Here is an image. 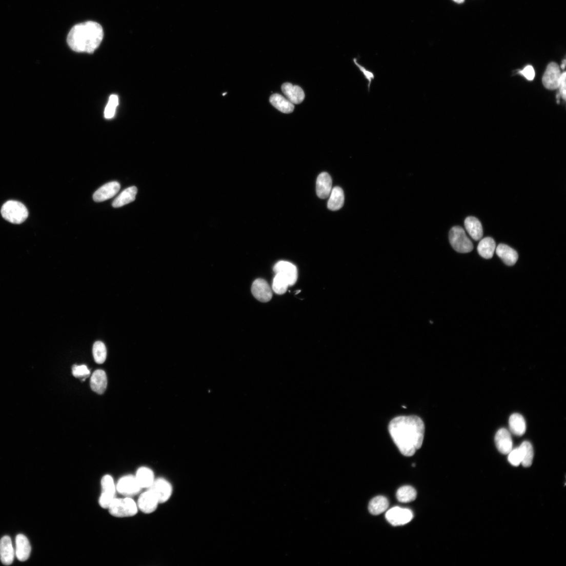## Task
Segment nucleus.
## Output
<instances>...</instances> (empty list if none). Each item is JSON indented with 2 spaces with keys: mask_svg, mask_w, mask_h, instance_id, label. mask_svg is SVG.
I'll list each match as a JSON object with an SVG mask.
<instances>
[{
  "mask_svg": "<svg viewBox=\"0 0 566 566\" xmlns=\"http://www.w3.org/2000/svg\"><path fill=\"white\" fill-rule=\"evenodd\" d=\"M107 376L104 370H97L93 373L90 380V386L93 391L103 394L107 389Z\"/></svg>",
  "mask_w": 566,
  "mask_h": 566,
  "instance_id": "aec40b11",
  "label": "nucleus"
},
{
  "mask_svg": "<svg viewBox=\"0 0 566 566\" xmlns=\"http://www.w3.org/2000/svg\"><path fill=\"white\" fill-rule=\"evenodd\" d=\"M453 1L457 4H461L463 3L465 0H453Z\"/></svg>",
  "mask_w": 566,
  "mask_h": 566,
  "instance_id": "ea45409f",
  "label": "nucleus"
},
{
  "mask_svg": "<svg viewBox=\"0 0 566 566\" xmlns=\"http://www.w3.org/2000/svg\"><path fill=\"white\" fill-rule=\"evenodd\" d=\"M464 226L470 237L474 240L478 241L482 238V226L480 221L476 217H467L464 221Z\"/></svg>",
  "mask_w": 566,
  "mask_h": 566,
  "instance_id": "4be33fe9",
  "label": "nucleus"
},
{
  "mask_svg": "<svg viewBox=\"0 0 566 566\" xmlns=\"http://www.w3.org/2000/svg\"><path fill=\"white\" fill-rule=\"evenodd\" d=\"M281 90L286 98L294 105L301 103L305 98V93L302 88L291 83L283 84Z\"/></svg>",
  "mask_w": 566,
  "mask_h": 566,
  "instance_id": "6ab92c4d",
  "label": "nucleus"
},
{
  "mask_svg": "<svg viewBox=\"0 0 566 566\" xmlns=\"http://www.w3.org/2000/svg\"><path fill=\"white\" fill-rule=\"evenodd\" d=\"M415 466H415V464H414H414H413V467H415Z\"/></svg>",
  "mask_w": 566,
  "mask_h": 566,
  "instance_id": "79ce46f5",
  "label": "nucleus"
},
{
  "mask_svg": "<svg viewBox=\"0 0 566 566\" xmlns=\"http://www.w3.org/2000/svg\"><path fill=\"white\" fill-rule=\"evenodd\" d=\"M354 63L358 67L360 70V72L365 76L366 79L368 81V91L370 92V87L372 84V82L375 78V75L374 73L371 71L367 69L365 67L359 64L356 58L353 59Z\"/></svg>",
  "mask_w": 566,
  "mask_h": 566,
  "instance_id": "e433bc0d",
  "label": "nucleus"
},
{
  "mask_svg": "<svg viewBox=\"0 0 566 566\" xmlns=\"http://www.w3.org/2000/svg\"><path fill=\"white\" fill-rule=\"evenodd\" d=\"M495 442L498 451L504 455L509 454L512 450V437L510 432L505 429H501L497 433Z\"/></svg>",
  "mask_w": 566,
  "mask_h": 566,
  "instance_id": "2eb2a0df",
  "label": "nucleus"
},
{
  "mask_svg": "<svg viewBox=\"0 0 566 566\" xmlns=\"http://www.w3.org/2000/svg\"><path fill=\"white\" fill-rule=\"evenodd\" d=\"M561 74L559 66L556 63H551L547 67L542 77V82L544 87L549 90L558 88Z\"/></svg>",
  "mask_w": 566,
  "mask_h": 566,
  "instance_id": "9d476101",
  "label": "nucleus"
},
{
  "mask_svg": "<svg viewBox=\"0 0 566 566\" xmlns=\"http://www.w3.org/2000/svg\"><path fill=\"white\" fill-rule=\"evenodd\" d=\"M328 208L330 210L336 211L340 209L344 204L345 196L343 191L339 187L333 189L329 195Z\"/></svg>",
  "mask_w": 566,
  "mask_h": 566,
  "instance_id": "a878e982",
  "label": "nucleus"
},
{
  "mask_svg": "<svg viewBox=\"0 0 566 566\" xmlns=\"http://www.w3.org/2000/svg\"><path fill=\"white\" fill-rule=\"evenodd\" d=\"M495 251L502 261L508 266H513L517 261L518 253L515 250L506 245H499L495 249Z\"/></svg>",
  "mask_w": 566,
  "mask_h": 566,
  "instance_id": "412c9836",
  "label": "nucleus"
},
{
  "mask_svg": "<svg viewBox=\"0 0 566 566\" xmlns=\"http://www.w3.org/2000/svg\"><path fill=\"white\" fill-rule=\"evenodd\" d=\"M332 190V179L329 174L326 172L321 173L317 177L316 181V192L317 196L321 199L328 198Z\"/></svg>",
  "mask_w": 566,
  "mask_h": 566,
  "instance_id": "f3484780",
  "label": "nucleus"
},
{
  "mask_svg": "<svg viewBox=\"0 0 566 566\" xmlns=\"http://www.w3.org/2000/svg\"><path fill=\"white\" fill-rule=\"evenodd\" d=\"M565 76H565V73L563 72L561 74V78H560V82L559 86L558 87V88H559V92H558L560 94V97H562V98L564 100H565V98H566Z\"/></svg>",
  "mask_w": 566,
  "mask_h": 566,
  "instance_id": "58836bf2",
  "label": "nucleus"
},
{
  "mask_svg": "<svg viewBox=\"0 0 566 566\" xmlns=\"http://www.w3.org/2000/svg\"><path fill=\"white\" fill-rule=\"evenodd\" d=\"M275 274H280L288 280L290 287L294 286L298 278V271L293 264L284 261L277 262L274 267Z\"/></svg>",
  "mask_w": 566,
  "mask_h": 566,
  "instance_id": "f8f14e48",
  "label": "nucleus"
},
{
  "mask_svg": "<svg viewBox=\"0 0 566 566\" xmlns=\"http://www.w3.org/2000/svg\"><path fill=\"white\" fill-rule=\"evenodd\" d=\"M389 506L388 499L383 496H378L373 498L369 505V510L371 514L377 515L385 512Z\"/></svg>",
  "mask_w": 566,
  "mask_h": 566,
  "instance_id": "c85d7f7f",
  "label": "nucleus"
},
{
  "mask_svg": "<svg viewBox=\"0 0 566 566\" xmlns=\"http://www.w3.org/2000/svg\"><path fill=\"white\" fill-rule=\"evenodd\" d=\"M508 460L509 462L514 466H518L522 462V456L519 448L512 450L509 454Z\"/></svg>",
  "mask_w": 566,
  "mask_h": 566,
  "instance_id": "c9c22d12",
  "label": "nucleus"
},
{
  "mask_svg": "<svg viewBox=\"0 0 566 566\" xmlns=\"http://www.w3.org/2000/svg\"><path fill=\"white\" fill-rule=\"evenodd\" d=\"M148 489L155 495L159 503H164L169 501L173 493V487L171 484L163 478L155 479Z\"/></svg>",
  "mask_w": 566,
  "mask_h": 566,
  "instance_id": "0eeeda50",
  "label": "nucleus"
},
{
  "mask_svg": "<svg viewBox=\"0 0 566 566\" xmlns=\"http://www.w3.org/2000/svg\"><path fill=\"white\" fill-rule=\"evenodd\" d=\"M251 292L256 299L263 302L269 301L272 297L270 287L268 282L262 278H257L253 281Z\"/></svg>",
  "mask_w": 566,
  "mask_h": 566,
  "instance_id": "9b49d317",
  "label": "nucleus"
},
{
  "mask_svg": "<svg viewBox=\"0 0 566 566\" xmlns=\"http://www.w3.org/2000/svg\"><path fill=\"white\" fill-rule=\"evenodd\" d=\"M386 517L391 525L397 527L404 525L411 522L413 514L409 509L394 507L387 512Z\"/></svg>",
  "mask_w": 566,
  "mask_h": 566,
  "instance_id": "1a4fd4ad",
  "label": "nucleus"
},
{
  "mask_svg": "<svg viewBox=\"0 0 566 566\" xmlns=\"http://www.w3.org/2000/svg\"><path fill=\"white\" fill-rule=\"evenodd\" d=\"M119 105V98L115 94L110 96L108 103L105 110V117L107 119H110L114 116L116 107Z\"/></svg>",
  "mask_w": 566,
  "mask_h": 566,
  "instance_id": "72a5a7b5",
  "label": "nucleus"
},
{
  "mask_svg": "<svg viewBox=\"0 0 566 566\" xmlns=\"http://www.w3.org/2000/svg\"><path fill=\"white\" fill-rule=\"evenodd\" d=\"M94 361L98 364L104 363L107 358V351L105 345L102 341L94 343L92 348Z\"/></svg>",
  "mask_w": 566,
  "mask_h": 566,
  "instance_id": "473e14b6",
  "label": "nucleus"
},
{
  "mask_svg": "<svg viewBox=\"0 0 566 566\" xmlns=\"http://www.w3.org/2000/svg\"><path fill=\"white\" fill-rule=\"evenodd\" d=\"M521 452L522 456L521 464L524 467H530L533 462L534 457V451L532 445L529 441H524L518 447Z\"/></svg>",
  "mask_w": 566,
  "mask_h": 566,
  "instance_id": "7c9ffc66",
  "label": "nucleus"
},
{
  "mask_svg": "<svg viewBox=\"0 0 566 566\" xmlns=\"http://www.w3.org/2000/svg\"><path fill=\"white\" fill-rule=\"evenodd\" d=\"M3 218L10 223L19 225L25 222L29 216V212L22 203L14 200L6 202L1 210Z\"/></svg>",
  "mask_w": 566,
  "mask_h": 566,
  "instance_id": "7ed1b4c3",
  "label": "nucleus"
},
{
  "mask_svg": "<svg viewBox=\"0 0 566 566\" xmlns=\"http://www.w3.org/2000/svg\"><path fill=\"white\" fill-rule=\"evenodd\" d=\"M135 477L143 489L150 488L155 480L152 470L146 467H141L138 469Z\"/></svg>",
  "mask_w": 566,
  "mask_h": 566,
  "instance_id": "5701e85b",
  "label": "nucleus"
},
{
  "mask_svg": "<svg viewBox=\"0 0 566 566\" xmlns=\"http://www.w3.org/2000/svg\"><path fill=\"white\" fill-rule=\"evenodd\" d=\"M417 496L415 489L411 486L400 488L396 493L397 500L402 503H409L414 501Z\"/></svg>",
  "mask_w": 566,
  "mask_h": 566,
  "instance_id": "c756f323",
  "label": "nucleus"
},
{
  "mask_svg": "<svg viewBox=\"0 0 566 566\" xmlns=\"http://www.w3.org/2000/svg\"><path fill=\"white\" fill-rule=\"evenodd\" d=\"M104 35L99 23L88 21L75 26L69 32L67 41L73 51L92 54L98 48Z\"/></svg>",
  "mask_w": 566,
  "mask_h": 566,
  "instance_id": "f03ea898",
  "label": "nucleus"
},
{
  "mask_svg": "<svg viewBox=\"0 0 566 566\" xmlns=\"http://www.w3.org/2000/svg\"><path fill=\"white\" fill-rule=\"evenodd\" d=\"M270 102L273 106L282 113H291L294 110V104L279 94H272L270 98Z\"/></svg>",
  "mask_w": 566,
  "mask_h": 566,
  "instance_id": "b1692460",
  "label": "nucleus"
},
{
  "mask_svg": "<svg viewBox=\"0 0 566 566\" xmlns=\"http://www.w3.org/2000/svg\"><path fill=\"white\" fill-rule=\"evenodd\" d=\"M519 73L525 77L528 80H533L535 77V71L534 68L530 65L525 67L523 70L520 71Z\"/></svg>",
  "mask_w": 566,
  "mask_h": 566,
  "instance_id": "4c0bfd02",
  "label": "nucleus"
},
{
  "mask_svg": "<svg viewBox=\"0 0 566 566\" xmlns=\"http://www.w3.org/2000/svg\"><path fill=\"white\" fill-rule=\"evenodd\" d=\"M510 430L515 435L521 436L526 431V423L523 417L519 414H512L509 418Z\"/></svg>",
  "mask_w": 566,
  "mask_h": 566,
  "instance_id": "bb28decb",
  "label": "nucleus"
},
{
  "mask_svg": "<svg viewBox=\"0 0 566 566\" xmlns=\"http://www.w3.org/2000/svg\"><path fill=\"white\" fill-rule=\"evenodd\" d=\"M496 249V244L493 238L487 237L482 239L478 246L479 255L486 259L491 258Z\"/></svg>",
  "mask_w": 566,
  "mask_h": 566,
  "instance_id": "cd10ccee",
  "label": "nucleus"
},
{
  "mask_svg": "<svg viewBox=\"0 0 566 566\" xmlns=\"http://www.w3.org/2000/svg\"><path fill=\"white\" fill-rule=\"evenodd\" d=\"M14 554L11 538L8 536L3 537L0 540V559L2 562L7 565L11 564Z\"/></svg>",
  "mask_w": 566,
  "mask_h": 566,
  "instance_id": "a211bd4d",
  "label": "nucleus"
},
{
  "mask_svg": "<svg viewBox=\"0 0 566 566\" xmlns=\"http://www.w3.org/2000/svg\"><path fill=\"white\" fill-rule=\"evenodd\" d=\"M389 433L404 456H413L422 446L424 424L417 416H398L393 419L389 426Z\"/></svg>",
  "mask_w": 566,
  "mask_h": 566,
  "instance_id": "f257e3e1",
  "label": "nucleus"
},
{
  "mask_svg": "<svg viewBox=\"0 0 566 566\" xmlns=\"http://www.w3.org/2000/svg\"><path fill=\"white\" fill-rule=\"evenodd\" d=\"M565 66V59H564L562 61V64H561V68L562 69H564Z\"/></svg>",
  "mask_w": 566,
  "mask_h": 566,
  "instance_id": "a19ab883",
  "label": "nucleus"
},
{
  "mask_svg": "<svg viewBox=\"0 0 566 566\" xmlns=\"http://www.w3.org/2000/svg\"><path fill=\"white\" fill-rule=\"evenodd\" d=\"M73 375L77 378L85 381L90 374V371L86 365H74L72 368Z\"/></svg>",
  "mask_w": 566,
  "mask_h": 566,
  "instance_id": "f704fd0d",
  "label": "nucleus"
},
{
  "mask_svg": "<svg viewBox=\"0 0 566 566\" xmlns=\"http://www.w3.org/2000/svg\"><path fill=\"white\" fill-rule=\"evenodd\" d=\"M108 509L112 516L118 518L133 516L138 511L137 504L131 498L128 497L115 498Z\"/></svg>",
  "mask_w": 566,
  "mask_h": 566,
  "instance_id": "20e7f679",
  "label": "nucleus"
},
{
  "mask_svg": "<svg viewBox=\"0 0 566 566\" xmlns=\"http://www.w3.org/2000/svg\"><path fill=\"white\" fill-rule=\"evenodd\" d=\"M450 241L453 249L459 253H469L474 249L473 242L467 237L464 229L459 226L451 229Z\"/></svg>",
  "mask_w": 566,
  "mask_h": 566,
  "instance_id": "39448f33",
  "label": "nucleus"
},
{
  "mask_svg": "<svg viewBox=\"0 0 566 566\" xmlns=\"http://www.w3.org/2000/svg\"><path fill=\"white\" fill-rule=\"evenodd\" d=\"M102 493L99 499V503L103 509H108L115 499L116 491L113 478L109 475L104 476L101 481Z\"/></svg>",
  "mask_w": 566,
  "mask_h": 566,
  "instance_id": "423d86ee",
  "label": "nucleus"
},
{
  "mask_svg": "<svg viewBox=\"0 0 566 566\" xmlns=\"http://www.w3.org/2000/svg\"><path fill=\"white\" fill-rule=\"evenodd\" d=\"M116 491L125 497L132 498L138 494L141 488L135 476L123 477L116 485Z\"/></svg>",
  "mask_w": 566,
  "mask_h": 566,
  "instance_id": "6e6552de",
  "label": "nucleus"
},
{
  "mask_svg": "<svg viewBox=\"0 0 566 566\" xmlns=\"http://www.w3.org/2000/svg\"><path fill=\"white\" fill-rule=\"evenodd\" d=\"M15 543V555L18 560L20 561L27 560L31 552V547L28 538L23 534H18L16 537Z\"/></svg>",
  "mask_w": 566,
  "mask_h": 566,
  "instance_id": "dca6fc26",
  "label": "nucleus"
},
{
  "mask_svg": "<svg viewBox=\"0 0 566 566\" xmlns=\"http://www.w3.org/2000/svg\"><path fill=\"white\" fill-rule=\"evenodd\" d=\"M137 193V188L135 186H132L126 189L119 196L113 201L112 206L114 208H120L135 199Z\"/></svg>",
  "mask_w": 566,
  "mask_h": 566,
  "instance_id": "393cba45",
  "label": "nucleus"
},
{
  "mask_svg": "<svg viewBox=\"0 0 566 566\" xmlns=\"http://www.w3.org/2000/svg\"><path fill=\"white\" fill-rule=\"evenodd\" d=\"M289 287V281L285 277L280 274H276L272 285L273 290L276 294H285Z\"/></svg>",
  "mask_w": 566,
  "mask_h": 566,
  "instance_id": "2f4dec72",
  "label": "nucleus"
},
{
  "mask_svg": "<svg viewBox=\"0 0 566 566\" xmlns=\"http://www.w3.org/2000/svg\"><path fill=\"white\" fill-rule=\"evenodd\" d=\"M159 504L155 495L148 490L139 495L137 505L141 512L149 514L155 511Z\"/></svg>",
  "mask_w": 566,
  "mask_h": 566,
  "instance_id": "4468645a",
  "label": "nucleus"
},
{
  "mask_svg": "<svg viewBox=\"0 0 566 566\" xmlns=\"http://www.w3.org/2000/svg\"><path fill=\"white\" fill-rule=\"evenodd\" d=\"M120 184L117 181L108 183L94 193L93 199L96 202H103L107 200L116 195L120 190Z\"/></svg>",
  "mask_w": 566,
  "mask_h": 566,
  "instance_id": "ddd939ff",
  "label": "nucleus"
}]
</instances>
